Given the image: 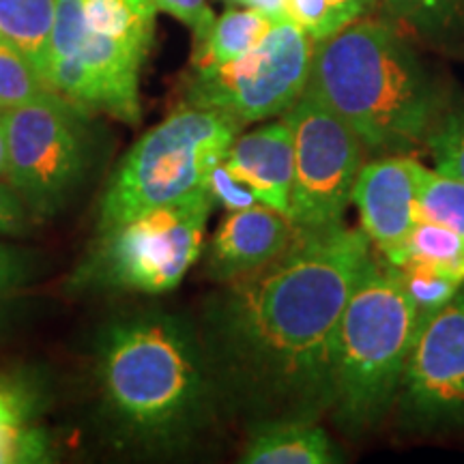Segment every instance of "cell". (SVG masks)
<instances>
[{"label": "cell", "instance_id": "obj_11", "mask_svg": "<svg viewBox=\"0 0 464 464\" xmlns=\"http://www.w3.org/2000/svg\"><path fill=\"white\" fill-rule=\"evenodd\" d=\"M423 166L411 155H381L362 166L353 188L363 232L387 263L398 258L417 222V191Z\"/></svg>", "mask_w": 464, "mask_h": 464}, {"label": "cell", "instance_id": "obj_4", "mask_svg": "<svg viewBox=\"0 0 464 464\" xmlns=\"http://www.w3.org/2000/svg\"><path fill=\"white\" fill-rule=\"evenodd\" d=\"M417 332L415 307L400 269L372 256L335 334L332 411L340 428L363 432L387 415Z\"/></svg>", "mask_w": 464, "mask_h": 464}, {"label": "cell", "instance_id": "obj_27", "mask_svg": "<svg viewBox=\"0 0 464 464\" xmlns=\"http://www.w3.org/2000/svg\"><path fill=\"white\" fill-rule=\"evenodd\" d=\"M33 277V258L7 243H0V312L15 301Z\"/></svg>", "mask_w": 464, "mask_h": 464}, {"label": "cell", "instance_id": "obj_15", "mask_svg": "<svg viewBox=\"0 0 464 464\" xmlns=\"http://www.w3.org/2000/svg\"><path fill=\"white\" fill-rule=\"evenodd\" d=\"M277 20L256 9L230 7L213 20L202 37L194 39L191 69H208L235 61L263 42Z\"/></svg>", "mask_w": 464, "mask_h": 464}, {"label": "cell", "instance_id": "obj_3", "mask_svg": "<svg viewBox=\"0 0 464 464\" xmlns=\"http://www.w3.org/2000/svg\"><path fill=\"white\" fill-rule=\"evenodd\" d=\"M305 91L332 108L372 158L426 147L448 108L400 28L372 14L314 44Z\"/></svg>", "mask_w": 464, "mask_h": 464}, {"label": "cell", "instance_id": "obj_16", "mask_svg": "<svg viewBox=\"0 0 464 464\" xmlns=\"http://www.w3.org/2000/svg\"><path fill=\"white\" fill-rule=\"evenodd\" d=\"M153 0H82L84 37L121 42L149 56L155 37Z\"/></svg>", "mask_w": 464, "mask_h": 464}, {"label": "cell", "instance_id": "obj_19", "mask_svg": "<svg viewBox=\"0 0 464 464\" xmlns=\"http://www.w3.org/2000/svg\"><path fill=\"white\" fill-rule=\"evenodd\" d=\"M421 263L464 282V239L437 222L417 219L392 265Z\"/></svg>", "mask_w": 464, "mask_h": 464}, {"label": "cell", "instance_id": "obj_21", "mask_svg": "<svg viewBox=\"0 0 464 464\" xmlns=\"http://www.w3.org/2000/svg\"><path fill=\"white\" fill-rule=\"evenodd\" d=\"M400 276H402V286L409 295L411 304L415 307L417 324L428 323L434 314H439L456 293L464 286L462 280L458 277L443 274V271L434 269V266L421 265V263H404L398 265Z\"/></svg>", "mask_w": 464, "mask_h": 464}, {"label": "cell", "instance_id": "obj_28", "mask_svg": "<svg viewBox=\"0 0 464 464\" xmlns=\"http://www.w3.org/2000/svg\"><path fill=\"white\" fill-rule=\"evenodd\" d=\"M207 191L216 200V205H222L226 211H241V208L260 205L256 196L252 194V189L246 183H241L239 179L232 177L228 168L224 166V161H219L211 174H208Z\"/></svg>", "mask_w": 464, "mask_h": 464}, {"label": "cell", "instance_id": "obj_32", "mask_svg": "<svg viewBox=\"0 0 464 464\" xmlns=\"http://www.w3.org/2000/svg\"><path fill=\"white\" fill-rule=\"evenodd\" d=\"M243 7L256 9L271 20H286V0H246Z\"/></svg>", "mask_w": 464, "mask_h": 464}, {"label": "cell", "instance_id": "obj_5", "mask_svg": "<svg viewBox=\"0 0 464 464\" xmlns=\"http://www.w3.org/2000/svg\"><path fill=\"white\" fill-rule=\"evenodd\" d=\"M239 130L218 110L191 103L174 110L121 160L102 196L97 230L207 191L208 174L224 161Z\"/></svg>", "mask_w": 464, "mask_h": 464}, {"label": "cell", "instance_id": "obj_2", "mask_svg": "<svg viewBox=\"0 0 464 464\" xmlns=\"http://www.w3.org/2000/svg\"><path fill=\"white\" fill-rule=\"evenodd\" d=\"M102 411L119 437L172 448L198 432L216 404L218 379L189 323L142 312L110 323L97 344Z\"/></svg>", "mask_w": 464, "mask_h": 464}, {"label": "cell", "instance_id": "obj_17", "mask_svg": "<svg viewBox=\"0 0 464 464\" xmlns=\"http://www.w3.org/2000/svg\"><path fill=\"white\" fill-rule=\"evenodd\" d=\"M54 11L56 0H0V39L20 50L48 82Z\"/></svg>", "mask_w": 464, "mask_h": 464}, {"label": "cell", "instance_id": "obj_30", "mask_svg": "<svg viewBox=\"0 0 464 464\" xmlns=\"http://www.w3.org/2000/svg\"><path fill=\"white\" fill-rule=\"evenodd\" d=\"M33 224L24 202L7 181H0V235H22Z\"/></svg>", "mask_w": 464, "mask_h": 464}, {"label": "cell", "instance_id": "obj_7", "mask_svg": "<svg viewBox=\"0 0 464 464\" xmlns=\"http://www.w3.org/2000/svg\"><path fill=\"white\" fill-rule=\"evenodd\" d=\"M91 112L48 91L5 112L7 174L33 219L56 216L78 194L92 161Z\"/></svg>", "mask_w": 464, "mask_h": 464}, {"label": "cell", "instance_id": "obj_14", "mask_svg": "<svg viewBox=\"0 0 464 464\" xmlns=\"http://www.w3.org/2000/svg\"><path fill=\"white\" fill-rule=\"evenodd\" d=\"M247 464H335L340 450L314 420L258 421L243 450Z\"/></svg>", "mask_w": 464, "mask_h": 464}, {"label": "cell", "instance_id": "obj_6", "mask_svg": "<svg viewBox=\"0 0 464 464\" xmlns=\"http://www.w3.org/2000/svg\"><path fill=\"white\" fill-rule=\"evenodd\" d=\"M216 200L208 191L97 230L69 288L160 295L177 288L202 252Z\"/></svg>", "mask_w": 464, "mask_h": 464}, {"label": "cell", "instance_id": "obj_24", "mask_svg": "<svg viewBox=\"0 0 464 464\" xmlns=\"http://www.w3.org/2000/svg\"><path fill=\"white\" fill-rule=\"evenodd\" d=\"M286 20L299 26L314 44L351 24L332 0H286Z\"/></svg>", "mask_w": 464, "mask_h": 464}, {"label": "cell", "instance_id": "obj_25", "mask_svg": "<svg viewBox=\"0 0 464 464\" xmlns=\"http://www.w3.org/2000/svg\"><path fill=\"white\" fill-rule=\"evenodd\" d=\"M42 409L34 381L20 374H0V428L28 426Z\"/></svg>", "mask_w": 464, "mask_h": 464}, {"label": "cell", "instance_id": "obj_22", "mask_svg": "<svg viewBox=\"0 0 464 464\" xmlns=\"http://www.w3.org/2000/svg\"><path fill=\"white\" fill-rule=\"evenodd\" d=\"M52 91L48 80L14 45L0 39V112L22 106Z\"/></svg>", "mask_w": 464, "mask_h": 464}, {"label": "cell", "instance_id": "obj_18", "mask_svg": "<svg viewBox=\"0 0 464 464\" xmlns=\"http://www.w3.org/2000/svg\"><path fill=\"white\" fill-rule=\"evenodd\" d=\"M376 11L432 44H448L464 26V0H376Z\"/></svg>", "mask_w": 464, "mask_h": 464}, {"label": "cell", "instance_id": "obj_10", "mask_svg": "<svg viewBox=\"0 0 464 464\" xmlns=\"http://www.w3.org/2000/svg\"><path fill=\"white\" fill-rule=\"evenodd\" d=\"M398 402L404 420L420 430L464 426V286L417 332Z\"/></svg>", "mask_w": 464, "mask_h": 464}, {"label": "cell", "instance_id": "obj_26", "mask_svg": "<svg viewBox=\"0 0 464 464\" xmlns=\"http://www.w3.org/2000/svg\"><path fill=\"white\" fill-rule=\"evenodd\" d=\"M50 439L39 428L11 426L0 428V464L48 462Z\"/></svg>", "mask_w": 464, "mask_h": 464}, {"label": "cell", "instance_id": "obj_12", "mask_svg": "<svg viewBox=\"0 0 464 464\" xmlns=\"http://www.w3.org/2000/svg\"><path fill=\"white\" fill-rule=\"evenodd\" d=\"M293 237V222L266 205L228 211L208 246L207 274L222 284L239 280L280 256Z\"/></svg>", "mask_w": 464, "mask_h": 464}, {"label": "cell", "instance_id": "obj_1", "mask_svg": "<svg viewBox=\"0 0 464 464\" xmlns=\"http://www.w3.org/2000/svg\"><path fill=\"white\" fill-rule=\"evenodd\" d=\"M372 256L368 235L344 222L295 230L276 260L228 282L202 335L219 385L260 421L332 411L335 334Z\"/></svg>", "mask_w": 464, "mask_h": 464}, {"label": "cell", "instance_id": "obj_29", "mask_svg": "<svg viewBox=\"0 0 464 464\" xmlns=\"http://www.w3.org/2000/svg\"><path fill=\"white\" fill-rule=\"evenodd\" d=\"M153 5L161 14L177 17L181 24L188 26L194 33V39L202 37L216 20V14L207 0H153Z\"/></svg>", "mask_w": 464, "mask_h": 464}, {"label": "cell", "instance_id": "obj_34", "mask_svg": "<svg viewBox=\"0 0 464 464\" xmlns=\"http://www.w3.org/2000/svg\"><path fill=\"white\" fill-rule=\"evenodd\" d=\"M224 3H228V5H246V0H224Z\"/></svg>", "mask_w": 464, "mask_h": 464}, {"label": "cell", "instance_id": "obj_33", "mask_svg": "<svg viewBox=\"0 0 464 464\" xmlns=\"http://www.w3.org/2000/svg\"><path fill=\"white\" fill-rule=\"evenodd\" d=\"M7 174V127H5V112H0V181Z\"/></svg>", "mask_w": 464, "mask_h": 464}, {"label": "cell", "instance_id": "obj_8", "mask_svg": "<svg viewBox=\"0 0 464 464\" xmlns=\"http://www.w3.org/2000/svg\"><path fill=\"white\" fill-rule=\"evenodd\" d=\"M314 42L277 20L256 48L208 69H191L185 103L232 116L241 127L282 116L304 95Z\"/></svg>", "mask_w": 464, "mask_h": 464}, {"label": "cell", "instance_id": "obj_20", "mask_svg": "<svg viewBox=\"0 0 464 464\" xmlns=\"http://www.w3.org/2000/svg\"><path fill=\"white\" fill-rule=\"evenodd\" d=\"M417 219L437 222L464 239V183L423 166L417 191Z\"/></svg>", "mask_w": 464, "mask_h": 464}, {"label": "cell", "instance_id": "obj_13", "mask_svg": "<svg viewBox=\"0 0 464 464\" xmlns=\"http://www.w3.org/2000/svg\"><path fill=\"white\" fill-rule=\"evenodd\" d=\"M224 166L235 179L246 183L260 205L282 216H290V196L295 181V144L288 121L280 119L258 130L237 133Z\"/></svg>", "mask_w": 464, "mask_h": 464}, {"label": "cell", "instance_id": "obj_31", "mask_svg": "<svg viewBox=\"0 0 464 464\" xmlns=\"http://www.w3.org/2000/svg\"><path fill=\"white\" fill-rule=\"evenodd\" d=\"M348 20L355 22L359 17H365L376 11V0H332Z\"/></svg>", "mask_w": 464, "mask_h": 464}, {"label": "cell", "instance_id": "obj_23", "mask_svg": "<svg viewBox=\"0 0 464 464\" xmlns=\"http://www.w3.org/2000/svg\"><path fill=\"white\" fill-rule=\"evenodd\" d=\"M434 168L464 183V100L445 108L437 127L428 138Z\"/></svg>", "mask_w": 464, "mask_h": 464}, {"label": "cell", "instance_id": "obj_9", "mask_svg": "<svg viewBox=\"0 0 464 464\" xmlns=\"http://www.w3.org/2000/svg\"><path fill=\"white\" fill-rule=\"evenodd\" d=\"M293 130L295 181L290 216L295 230H323L344 222L365 149L357 133L318 97L304 95L282 114Z\"/></svg>", "mask_w": 464, "mask_h": 464}]
</instances>
